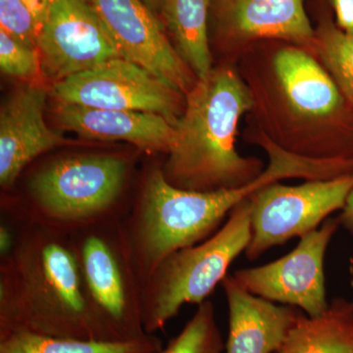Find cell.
<instances>
[{
  "label": "cell",
  "instance_id": "obj_1",
  "mask_svg": "<svg viewBox=\"0 0 353 353\" xmlns=\"http://www.w3.org/2000/svg\"><path fill=\"white\" fill-rule=\"evenodd\" d=\"M252 108L246 129L307 159H353V108L307 50L281 39L250 44L236 58Z\"/></svg>",
  "mask_w": 353,
  "mask_h": 353
},
{
  "label": "cell",
  "instance_id": "obj_4",
  "mask_svg": "<svg viewBox=\"0 0 353 353\" xmlns=\"http://www.w3.org/2000/svg\"><path fill=\"white\" fill-rule=\"evenodd\" d=\"M272 180L271 174L263 172L239 189L192 192L171 185L162 167L150 169L134 208L122 219L143 287L166 257L205 241L234 206Z\"/></svg>",
  "mask_w": 353,
  "mask_h": 353
},
{
  "label": "cell",
  "instance_id": "obj_2",
  "mask_svg": "<svg viewBox=\"0 0 353 353\" xmlns=\"http://www.w3.org/2000/svg\"><path fill=\"white\" fill-rule=\"evenodd\" d=\"M16 241L0 257V333L101 341L71 234L11 216Z\"/></svg>",
  "mask_w": 353,
  "mask_h": 353
},
{
  "label": "cell",
  "instance_id": "obj_16",
  "mask_svg": "<svg viewBox=\"0 0 353 353\" xmlns=\"http://www.w3.org/2000/svg\"><path fill=\"white\" fill-rule=\"evenodd\" d=\"M221 285L229 307L226 353H276L305 314L301 309L276 305L250 294L229 274Z\"/></svg>",
  "mask_w": 353,
  "mask_h": 353
},
{
  "label": "cell",
  "instance_id": "obj_26",
  "mask_svg": "<svg viewBox=\"0 0 353 353\" xmlns=\"http://www.w3.org/2000/svg\"><path fill=\"white\" fill-rule=\"evenodd\" d=\"M336 219L340 225L353 236V190L347 197L345 208H343L340 216Z\"/></svg>",
  "mask_w": 353,
  "mask_h": 353
},
{
  "label": "cell",
  "instance_id": "obj_6",
  "mask_svg": "<svg viewBox=\"0 0 353 353\" xmlns=\"http://www.w3.org/2000/svg\"><path fill=\"white\" fill-rule=\"evenodd\" d=\"M252 238L250 202L231 211L224 226L197 245L172 253L161 262L143 289V324L154 334L176 317L185 304H201L228 275L234 259Z\"/></svg>",
  "mask_w": 353,
  "mask_h": 353
},
{
  "label": "cell",
  "instance_id": "obj_13",
  "mask_svg": "<svg viewBox=\"0 0 353 353\" xmlns=\"http://www.w3.org/2000/svg\"><path fill=\"white\" fill-rule=\"evenodd\" d=\"M215 43L223 61L236 63L250 44L281 39L310 51L314 39L304 0H211Z\"/></svg>",
  "mask_w": 353,
  "mask_h": 353
},
{
  "label": "cell",
  "instance_id": "obj_9",
  "mask_svg": "<svg viewBox=\"0 0 353 353\" xmlns=\"http://www.w3.org/2000/svg\"><path fill=\"white\" fill-rule=\"evenodd\" d=\"M52 95L58 103L158 114L174 126L185 105V94L125 58L55 83Z\"/></svg>",
  "mask_w": 353,
  "mask_h": 353
},
{
  "label": "cell",
  "instance_id": "obj_17",
  "mask_svg": "<svg viewBox=\"0 0 353 353\" xmlns=\"http://www.w3.org/2000/svg\"><path fill=\"white\" fill-rule=\"evenodd\" d=\"M276 353H353V301L336 297L322 314H304Z\"/></svg>",
  "mask_w": 353,
  "mask_h": 353
},
{
  "label": "cell",
  "instance_id": "obj_24",
  "mask_svg": "<svg viewBox=\"0 0 353 353\" xmlns=\"http://www.w3.org/2000/svg\"><path fill=\"white\" fill-rule=\"evenodd\" d=\"M334 13L336 23L343 31L353 34V0H329Z\"/></svg>",
  "mask_w": 353,
  "mask_h": 353
},
{
  "label": "cell",
  "instance_id": "obj_10",
  "mask_svg": "<svg viewBox=\"0 0 353 353\" xmlns=\"http://www.w3.org/2000/svg\"><path fill=\"white\" fill-rule=\"evenodd\" d=\"M338 219H329L303 238L289 254L270 263L234 272L241 287L272 303L301 309L309 317L328 308L324 260L338 231Z\"/></svg>",
  "mask_w": 353,
  "mask_h": 353
},
{
  "label": "cell",
  "instance_id": "obj_3",
  "mask_svg": "<svg viewBox=\"0 0 353 353\" xmlns=\"http://www.w3.org/2000/svg\"><path fill=\"white\" fill-rule=\"evenodd\" d=\"M185 97L175 145L161 166L167 181L178 189L208 192L256 180L266 168L263 161L236 152L239 124L252 99L236 63L213 67Z\"/></svg>",
  "mask_w": 353,
  "mask_h": 353
},
{
  "label": "cell",
  "instance_id": "obj_7",
  "mask_svg": "<svg viewBox=\"0 0 353 353\" xmlns=\"http://www.w3.org/2000/svg\"><path fill=\"white\" fill-rule=\"evenodd\" d=\"M71 234L85 296L103 341L145 338L143 284L128 246L122 219Z\"/></svg>",
  "mask_w": 353,
  "mask_h": 353
},
{
  "label": "cell",
  "instance_id": "obj_11",
  "mask_svg": "<svg viewBox=\"0 0 353 353\" xmlns=\"http://www.w3.org/2000/svg\"><path fill=\"white\" fill-rule=\"evenodd\" d=\"M125 59L187 94L197 80L143 0H87Z\"/></svg>",
  "mask_w": 353,
  "mask_h": 353
},
{
  "label": "cell",
  "instance_id": "obj_28",
  "mask_svg": "<svg viewBox=\"0 0 353 353\" xmlns=\"http://www.w3.org/2000/svg\"><path fill=\"white\" fill-rule=\"evenodd\" d=\"M159 353H161V352H159Z\"/></svg>",
  "mask_w": 353,
  "mask_h": 353
},
{
  "label": "cell",
  "instance_id": "obj_5",
  "mask_svg": "<svg viewBox=\"0 0 353 353\" xmlns=\"http://www.w3.org/2000/svg\"><path fill=\"white\" fill-rule=\"evenodd\" d=\"M130 166L116 154L67 155L32 172L26 202L13 217L73 233L77 230L121 220L120 209Z\"/></svg>",
  "mask_w": 353,
  "mask_h": 353
},
{
  "label": "cell",
  "instance_id": "obj_15",
  "mask_svg": "<svg viewBox=\"0 0 353 353\" xmlns=\"http://www.w3.org/2000/svg\"><path fill=\"white\" fill-rule=\"evenodd\" d=\"M54 115L60 126L82 138L127 141L148 153L168 154L178 136L170 121L154 113L90 108L57 102Z\"/></svg>",
  "mask_w": 353,
  "mask_h": 353
},
{
  "label": "cell",
  "instance_id": "obj_19",
  "mask_svg": "<svg viewBox=\"0 0 353 353\" xmlns=\"http://www.w3.org/2000/svg\"><path fill=\"white\" fill-rule=\"evenodd\" d=\"M163 343L155 334L128 341L57 338L30 332L0 333V353H159Z\"/></svg>",
  "mask_w": 353,
  "mask_h": 353
},
{
  "label": "cell",
  "instance_id": "obj_12",
  "mask_svg": "<svg viewBox=\"0 0 353 353\" xmlns=\"http://www.w3.org/2000/svg\"><path fill=\"white\" fill-rule=\"evenodd\" d=\"M43 75L58 83L123 58L87 0H55L37 41Z\"/></svg>",
  "mask_w": 353,
  "mask_h": 353
},
{
  "label": "cell",
  "instance_id": "obj_8",
  "mask_svg": "<svg viewBox=\"0 0 353 353\" xmlns=\"http://www.w3.org/2000/svg\"><path fill=\"white\" fill-rule=\"evenodd\" d=\"M353 190V175L299 185L269 183L248 197L252 238L245 250L250 261L274 246L303 238L336 210Z\"/></svg>",
  "mask_w": 353,
  "mask_h": 353
},
{
  "label": "cell",
  "instance_id": "obj_20",
  "mask_svg": "<svg viewBox=\"0 0 353 353\" xmlns=\"http://www.w3.org/2000/svg\"><path fill=\"white\" fill-rule=\"evenodd\" d=\"M309 53L329 74L353 108V34L343 31L331 14H323L314 28Z\"/></svg>",
  "mask_w": 353,
  "mask_h": 353
},
{
  "label": "cell",
  "instance_id": "obj_14",
  "mask_svg": "<svg viewBox=\"0 0 353 353\" xmlns=\"http://www.w3.org/2000/svg\"><path fill=\"white\" fill-rule=\"evenodd\" d=\"M46 88L30 85L14 92L0 110V185L14 189L25 169L44 153L68 145V139L44 121Z\"/></svg>",
  "mask_w": 353,
  "mask_h": 353
},
{
  "label": "cell",
  "instance_id": "obj_22",
  "mask_svg": "<svg viewBox=\"0 0 353 353\" xmlns=\"http://www.w3.org/2000/svg\"><path fill=\"white\" fill-rule=\"evenodd\" d=\"M0 68L6 75L30 81L34 85H39L43 77L38 48H28L1 31Z\"/></svg>",
  "mask_w": 353,
  "mask_h": 353
},
{
  "label": "cell",
  "instance_id": "obj_27",
  "mask_svg": "<svg viewBox=\"0 0 353 353\" xmlns=\"http://www.w3.org/2000/svg\"><path fill=\"white\" fill-rule=\"evenodd\" d=\"M143 1L145 2L146 6L150 7L157 15L159 16V17L162 16L166 0H143Z\"/></svg>",
  "mask_w": 353,
  "mask_h": 353
},
{
  "label": "cell",
  "instance_id": "obj_18",
  "mask_svg": "<svg viewBox=\"0 0 353 353\" xmlns=\"http://www.w3.org/2000/svg\"><path fill=\"white\" fill-rule=\"evenodd\" d=\"M211 0H166L163 17L180 57L197 79L213 68L208 38V16Z\"/></svg>",
  "mask_w": 353,
  "mask_h": 353
},
{
  "label": "cell",
  "instance_id": "obj_21",
  "mask_svg": "<svg viewBox=\"0 0 353 353\" xmlns=\"http://www.w3.org/2000/svg\"><path fill=\"white\" fill-rule=\"evenodd\" d=\"M224 350L214 305L206 299L199 304L192 319L161 353H222Z\"/></svg>",
  "mask_w": 353,
  "mask_h": 353
},
{
  "label": "cell",
  "instance_id": "obj_25",
  "mask_svg": "<svg viewBox=\"0 0 353 353\" xmlns=\"http://www.w3.org/2000/svg\"><path fill=\"white\" fill-rule=\"evenodd\" d=\"M23 1L34 16L39 32L55 0H23Z\"/></svg>",
  "mask_w": 353,
  "mask_h": 353
},
{
  "label": "cell",
  "instance_id": "obj_23",
  "mask_svg": "<svg viewBox=\"0 0 353 353\" xmlns=\"http://www.w3.org/2000/svg\"><path fill=\"white\" fill-rule=\"evenodd\" d=\"M0 31L28 48H37L38 25L23 0H0Z\"/></svg>",
  "mask_w": 353,
  "mask_h": 353
}]
</instances>
